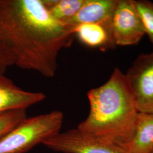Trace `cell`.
Returning a JSON list of instances; mask_svg holds the SVG:
<instances>
[{
	"mask_svg": "<svg viewBox=\"0 0 153 153\" xmlns=\"http://www.w3.org/2000/svg\"><path fill=\"white\" fill-rule=\"evenodd\" d=\"M143 27L153 45V2L149 1H134Z\"/></svg>",
	"mask_w": 153,
	"mask_h": 153,
	"instance_id": "obj_12",
	"label": "cell"
},
{
	"mask_svg": "<svg viewBox=\"0 0 153 153\" xmlns=\"http://www.w3.org/2000/svg\"><path fill=\"white\" fill-rule=\"evenodd\" d=\"M125 150L127 153L153 152V114L139 112L133 134Z\"/></svg>",
	"mask_w": 153,
	"mask_h": 153,
	"instance_id": "obj_10",
	"label": "cell"
},
{
	"mask_svg": "<svg viewBox=\"0 0 153 153\" xmlns=\"http://www.w3.org/2000/svg\"><path fill=\"white\" fill-rule=\"evenodd\" d=\"M152 153H153V152H152Z\"/></svg>",
	"mask_w": 153,
	"mask_h": 153,
	"instance_id": "obj_15",
	"label": "cell"
},
{
	"mask_svg": "<svg viewBox=\"0 0 153 153\" xmlns=\"http://www.w3.org/2000/svg\"><path fill=\"white\" fill-rule=\"evenodd\" d=\"M75 36L83 44L104 51L116 47L114 40L111 21L104 23H86L74 28Z\"/></svg>",
	"mask_w": 153,
	"mask_h": 153,
	"instance_id": "obj_9",
	"label": "cell"
},
{
	"mask_svg": "<svg viewBox=\"0 0 153 153\" xmlns=\"http://www.w3.org/2000/svg\"><path fill=\"white\" fill-rule=\"evenodd\" d=\"M118 0H85L76 16L66 24L75 27L86 23H104L111 21Z\"/></svg>",
	"mask_w": 153,
	"mask_h": 153,
	"instance_id": "obj_8",
	"label": "cell"
},
{
	"mask_svg": "<svg viewBox=\"0 0 153 153\" xmlns=\"http://www.w3.org/2000/svg\"><path fill=\"white\" fill-rule=\"evenodd\" d=\"M85 0H43L50 14L66 24L76 16Z\"/></svg>",
	"mask_w": 153,
	"mask_h": 153,
	"instance_id": "obj_11",
	"label": "cell"
},
{
	"mask_svg": "<svg viewBox=\"0 0 153 153\" xmlns=\"http://www.w3.org/2000/svg\"><path fill=\"white\" fill-rule=\"evenodd\" d=\"M74 28L52 16L43 0H0V39L22 69L55 76L61 51L75 36Z\"/></svg>",
	"mask_w": 153,
	"mask_h": 153,
	"instance_id": "obj_1",
	"label": "cell"
},
{
	"mask_svg": "<svg viewBox=\"0 0 153 153\" xmlns=\"http://www.w3.org/2000/svg\"><path fill=\"white\" fill-rule=\"evenodd\" d=\"M15 65L11 52L0 39V74H4L8 68Z\"/></svg>",
	"mask_w": 153,
	"mask_h": 153,
	"instance_id": "obj_14",
	"label": "cell"
},
{
	"mask_svg": "<svg viewBox=\"0 0 153 153\" xmlns=\"http://www.w3.org/2000/svg\"><path fill=\"white\" fill-rule=\"evenodd\" d=\"M64 115L60 111L27 117L0 138V153H26L61 131Z\"/></svg>",
	"mask_w": 153,
	"mask_h": 153,
	"instance_id": "obj_3",
	"label": "cell"
},
{
	"mask_svg": "<svg viewBox=\"0 0 153 153\" xmlns=\"http://www.w3.org/2000/svg\"><path fill=\"white\" fill-rule=\"evenodd\" d=\"M126 76L138 112L153 114V51L140 55Z\"/></svg>",
	"mask_w": 153,
	"mask_h": 153,
	"instance_id": "obj_6",
	"label": "cell"
},
{
	"mask_svg": "<svg viewBox=\"0 0 153 153\" xmlns=\"http://www.w3.org/2000/svg\"><path fill=\"white\" fill-rule=\"evenodd\" d=\"M42 144L61 153H127L114 142L90 136L77 128L60 131Z\"/></svg>",
	"mask_w": 153,
	"mask_h": 153,
	"instance_id": "obj_4",
	"label": "cell"
},
{
	"mask_svg": "<svg viewBox=\"0 0 153 153\" xmlns=\"http://www.w3.org/2000/svg\"><path fill=\"white\" fill-rule=\"evenodd\" d=\"M45 98L44 93L24 90L10 79L0 74V114L11 111H26Z\"/></svg>",
	"mask_w": 153,
	"mask_h": 153,
	"instance_id": "obj_7",
	"label": "cell"
},
{
	"mask_svg": "<svg viewBox=\"0 0 153 153\" xmlns=\"http://www.w3.org/2000/svg\"><path fill=\"white\" fill-rule=\"evenodd\" d=\"M26 110H16L0 114V138L27 117Z\"/></svg>",
	"mask_w": 153,
	"mask_h": 153,
	"instance_id": "obj_13",
	"label": "cell"
},
{
	"mask_svg": "<svg viewBox=\"0 0 153 153\" xmlns=\"http://www.w3.org/2000/svg\"><path fill=\"white\" fill-rule=\"evenodd\" d=\"M88 115L76 128L125 150L139 114L126 74L116 68L107 82L88 92Z\"/></svg>",
	"mask_w": 153,
	"mask_h": 153,
	"instance_id": "obj_2",
	"label": "cell"
},
{
	"mask_svg": "<svg viewBox=\"0 0 153 153\" xmlns=\"http://www.w3.org/2000/svg\"><path fill=\"white\" fill-rule=\"evenodd\" d=\"M111 30L116 46L136 44L145 35L133 0H118L111 18Z\"/></svg>",
	"mask_w": 153,
	"mask_h": 153,
	"instance_id": "obj_5",
	"label": "cell"
}]
</instances>
